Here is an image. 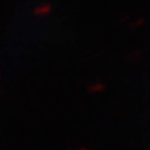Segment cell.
Wrapping results in <instances>:
<instances>
[{
  "label": "cell",
  "instance_id": "obj_1",
  "mask_svg": "<svg viewBox=\"0 0 150 150\" xmlns=\"http://www.w3.org/2000/svg\"><path fill=\"white\" fill-rule=\"evenodd\" d=\"M49 11H50L49 5H44V7H41V8H37L36 13L37 15H45V13H49Z\"/></svg>",
  "mask_w": 150,
  "mask_h": 150
}]
</instances>
